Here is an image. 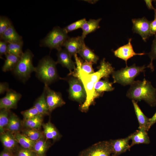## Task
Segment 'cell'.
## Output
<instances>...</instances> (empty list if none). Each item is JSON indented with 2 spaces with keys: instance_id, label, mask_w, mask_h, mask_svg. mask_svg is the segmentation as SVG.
<instances>
[{
  "instance_id": "4dcf8cb0",
  "label": "cell",
  "mask_w": 156,
  "mask_h": 156,
  "mask_svg": "<svg viewBox=\"0 0 156 156\" xmlns=\"http://www.w3.org/2000/svg\"><path fill=\"white\" fill-rule=\"evenodd\" d=\"M95 92L101 95L104 92L113 90L114 88L112 86V83L106 81L99 80L94 85Z\"/></svg>"
},
{
  "instance_id": "cb8c5ba5",
  "label": "cell",
  "mask_w": 156,
  "mask_h": 156,
  "mask_svg": "<svg viewBox=\"0 0 156 156\" xmlns=\"http://www.w3.org/2000/svg\"><path fill=\"white\" fill-rule=\"evenodd\" d=\"M22 129V121L15 113L11 112L6 131L14 133L21 132Z\"/></svg>"
},
{
  "instance_id": "bcb514c9",
  "label": "cell",
  "mask_w": 156,
  "mask_h": 156,
  "mask_svg": "<svg viewBox=\"0 0 156 156\" xmlns=\"http://www.w3.org/2000/svg\"><path fill=\"white\" fill-rule=\"evenodd\" d=\"M111 156H114V155H112Z\"/></svg>"
},
{
  "instance_id": "ee69618b",
  "label": "cell",
  "mask_w": 156,
  "mask_h": 156,
  "mask_svg": "<svg viewBox=\"0 0 156 156\" xmlns=\"http://www.w3.org/2000/svg\"><path fill=\"white\" fill-rule=\"evenodd\" d=\"M145 2L146 6L148 8L149 10H154L155 9L152 4V0H146L144 1Z\"/></svg>"
},
{
  "instance_id": "ffe728a7",
  "label": "cell",
  "mask_w": 156,
  "mask_h": 156,
  "mask_svg": "<svg viewBox=\"0 0 156 156\" xmlns=\"http://www.w3.org/2000/svg\"><path fill=\"white\" fill-rule=\"evenodd\" d=\"M147 131L144 130L139 129L131 134L130 136L132 142L130 145V147L135 144H149L150 141Z\"/></svg>"
},
{
  "instance_id": "30bf717a",
  "label": "cell",
  "mask_w": 156,
  "mask_h": 156,
  "mask_svg": "<svg viewBox=\"0 0 156 156\" xmlns=\"http://www.w3.org/2000/svg\"><path fill=\"white\" fill-rule=\"evenodd\" d=\"M43 90L50 113L56 108L61 107L65 104L60 92L52 90L46 85H44Z\"/></svg>"
},
{
  "instance_id": "7bdbcfd3",
  "label": "cell",
  "mask_w": 156,
  "mask_h": 156,
  "mask_svg": "<svg viewBox=\"0 0 156 156\" xmlns=\"http://www.w3.org/2000/svg\"><path fill=\"white\" fill-rule=\"evenodd\" d=\"M156 122V112L153 116L151 118H149V126L151 127Z\"/></svg>"
},
{
  "instance_id": "f1b7e54d",
  "label": "cell",
  "mask_w": 156,
  "mask_h": 156,
  "mask_svg": "<svg viewBox=\"0 0 156 156\" xmlns=\"http://www.w3.org/2000/svg\"><path fill=\"white\" fill-rule=\"evenodd\" d=\"M31 140L36 141L44 136L43 131L41 129L23 128L21 132Z\"/></svg>"
},
{
  "instance_id": "836d02e7",
  "label": "cell",
  "mask_w": 156,
  "mask_h": 156,
  "mask_svg": "<svg viewBox=\"0 0 156 156\" xmlns=\"http://www.w3.org/2000/svg\"><path fill=\"white\" fill-rule=\"evenodd\" d=\"M21 114L23 117V120L31 119L40 114L37 109L34 106L22 111Z\"/></svg>"
},
{
  "instance_id": "5bb4252c",
  "label": "cell",
  "mask_w": 156,
  "mask_h": 156,
  "mask_svg": "<svg viewBox=\"0 0 156 156\" xmlns=\"http://www.w3.org/2000/svg\"><path fill=\"white\" fill-rule=\"evenodd\" d=\"M130 140V135L125 138L109 140L112 147V155L114 156H118L129 150L131 147L129 144Z\"/></svg>"
},
{
  "instance_id": "8992f818",
  "label": "cell",
  "mask_w": 156,
  "mask_h": 156,
  "mask_svg": "<svg viewBox=\"0 0 156 156\" xmlns=\"http://www.w3.org/2000/svg\"><path fill=\"white\" fill-rule=\"evenodd\" d=\"M69 38L68 34L58 26L54 27L40 41V45L49 48L50 49H55L58 51L62 49L66 40Z\"/></svg>"
},
{
  "instance_id": "9c48e42d",
  "label": "cell",
  "mask_w": 156,
  "mask_h": 156,
  "mask_svg": "<svg viewBox=\"0 0 156 156\" xmlns=\"http://www.w3.org/2000/svg\"><path fill=\"white\" fill-rule=\"evenodd\" d=\"M133 24L132 30L133 33L139 34L142 40L146 42L150 37L152 36L150 31V24L151 21L145 17L132 19Z\"/></svg>"
},
{
  "instance_id": "d590c367",
  "label": "cell",
  "mask_w": 156,
  "mask_h": 156,
  "mask_svg": "<svg viewBox=\"0 0 156 156\" xmlns=\"http://www.w3.org/2000/svg\"><path fill=\"white\" fill-rule=\"evenodd\" d=\"M151 59V62L148 66L152 70H154L153 62L154 60H156V34L155 35L154 39L153 40L150 52L148 54Z\"/></svg>"
},
{
  "instance_id": "6da1fadb",
  "label": "cell",
  "mask_w": 156,
  "mask_h": 156,
  "mask_svg": "<svg viewBox=\"0 0 156 156\" xmlns=\"http://www.w3.org/2000/svg\"><path fill=\"white\" fill-rule=\"evenodd\" d=\"M127 96L137 101L143 100L151 107L156 105V88L145 78L142 81H134L131 85Z\"/></svg>"
},
{
  "instance_id": "1f68e13d",
  "label": "cell",
  "mask_w": 156,
  "mask_h": 156,
  "mask_svg": "<svg viewBox=\"0 0 156 156\" xmlns=\"http://www.w3.org/2000/svg\"><path fill=\"white\" fill-rule=\"evenodd\" d=\"M23 42L8 43V53L13 54L20 58L23 54Z\"/></svg>"
},
{
  "instance_id": "44dd1931",
  "label": "cell",
  "mask_w": 156,
  "mask_h": 156,
  "mask_svg": "<svg viewBox=\"0 0 156 156\" xmlns=\"http://www.w3.org/2000/svg\"><path fill=\"white\" fill-rule=\"evenodd\" d=\"M101 20V18H99L96 19H90L88 21H86L81 28L82 33L81 36L82 38L84 39L88 34L99 28L100 27L99 23Z\"/></svg>"
},
{
  "instance_id": "4316f807",
  "label": "cell",
  "mask_w": 156,
  "mask_h": 156,
  "mask_svg": "<svg viewBox=\"0 0 156 156\" xmlns=\"http://www.w3.org/2000/svg\"><path fill=\"white\" fill-rule=\"evenodd\" d=\"M15 138L21 147L32 150L36 141H33L20 132L13 133Z\"/></svg>"
},
{
  "instance_id": "d4e9b609",
  "label": "cell",
  "mask_w": 156,
  "mask_h": 156,
  "mask_svg": "<svg viewBox=\"0 0 156 156\" xmlns=\"http://www.w3.org/2000/svg\"><path fill=\"white\" fill-rule=\"evenodd\" d=\"M44 116L39 114L31 119L22 121L23 128L41 129Z\"/></svg>"
},
{
  "instance_id": "5b68a950",
  "label": "cell",
  "mask_w": 156,
  "mask_h": 156,
  "mask_svg": "<svg viewBox=\"0 0 156 156\" xmlns=\"http://www.w3.org/2000/svg\"><path fill=\"white\" fill-rule=\"evenodd\" d=\"M148 67L145 66H137L135 64L128 67L115 71L112 73L114 83H118L124 86L131 85L135 81V78L141 72H144L145 69Z\"/></svg>"
},
{
  "instance_id": "d6a6232c",
  "label": "cell",
  "mask_w": 156,
  "mask_h": 156,
  "mask_svg": "<svg viewBox=\"0 0 156 156\" xmlns=\"http://www.w3.org/2000/svg\"><path fill=\"white\" fill-rule=\"evenodd\" d=\"M85 18H83L63 28L67 33L81 28L84 23L86 21Z\"/></svg>"
},
{
  "instance_id": "7a4b0ae2",
  "label": "cell",
  "mask_w": 156,
  "mask_h": 156,
  "mask_svg": "<svg viewBox=\"0 0 156 156\" xmlns=\"http://www.w3.org/2000/svg\"><path fill=\"white\" fill-rule=\"evenodd\" d=\"M76 67L72 74L75 77L80 79L82 83L86 93V98L84 102L81 105L80 109L82 112H86L94 102V99L101 96L95 91V84L89 78L88 74L81 69V61L77 60L75 61Z\"/></svg>"
},
{
  "instance_id": "3957f363",
  "label": "cell",
  "mask_w": 156,
  "mask_h": 156,
  "mask_svg": "<svg viewBox=\"0 0 156 156\" xmlns=\"http://www.w3.org/2000/svg\"><path fill=\"white\" fill-rule=\"evenodd\" d=\"M57 64L49 56L43 57L39 61L35 72L36 77L44 85L48 86L58 79Z\"/></svg>"
},
{
  "instance_id": "9a60e30c",
  "label": "cell",
  "mask_w": 156,
  "mask_h": 156,
  "mask_svg": "<svg viewBox=\"0 0 156 156\" xmlns=\"http://www.w3.org/2000/svg\"><path fill=\"white\" fill-rule=\"evenodd\" d=\"M0 140L4 148V149L14 153L19 146L14 134L10 131H6L0 134Z\"/></svg>"
},
{
  "instance_id": "e575fe53",
  "label": "cell",
  "mask_w": 156,
  "mask_h": 156,
  "mask_svg": "<svg viewBox=\"0 0 156 156\" xmlns=\"http://www.w3.org/2000/svg\"><path fill=\"white\" fill-rule=\"evenodd\" d=\"M12 24L10 20L5 16H0V37Z\"/></svg>"
},
{
  "instance_id": "d6986e66",
  "label": "cell",
  "mask_w": 156,
  "mask_h": 156,
  "mask_svg": "<svg viewBox=\"0 0 156 156\" xmlns=\"http://www.w3.org/2000/svg\"><path fill=\"white\" fill-rule=\"evenodd\" d=\"M132 102L139 123V129L148 131L150 129L149 118L144 114L138 105L137 102L134 100H132Z\"/></svg>"
},
{
  "instance_id": "7402d4cb",
  "label": "cell",
  "mask_w": 156,
  "mask_h": 156,
  "mask_svg": "<svg viewBox=\"0 0 156 156\" xmlns=\"http://www.w3.org/2000/svg\"><path fill=\"white\" fill-rule=\"evenodd\" d=\"M33 106L37 109L39 114L43 116L50 114V112L46 100L44 90L41 95L36 100Z\"/></svg>"
},
{
  "instance_id": "484cf974",
  "label": "cell",
  "mask_w": 156,
  "mask_h": 156,
  "mask_svg": "<svg viewBox=\"0 0 156 156\" xmlns=\"http://www.w3.org/2000/svg\"><path fill=\"white\" fill-rule=\"evenodd\" d=\"M5 55V60L2 67V70L4 72L12 71L17 64L20 58L8 53Z\"/></svg>"
},
{
  "instance_id": "2e32d148",
  "label": "cell",
  "mask_w": 156,
  "mask_h": 156,
  "mask_svg": "<svg viewBox=\"0 0 156 156\" xmlns=\"http://www.w3.org/2000/svg\"><path fill=\"white\" fill-rule=\"evenodd\" d=\"M57 51V63L68 69L70 75L73 72L72 70H74L76 68L75 64L71 59V56L65 49L62 48Z\"/></svg>"
},
{
  "instance_id": "f6af8a7d",
  "label": "cell",
  "mask_w": 156,
  "mask_h": 156,
  "mask_svg": "<svg viewBox=\"0 0 156 156\" xmlns=\"http://www.w3.org/2000/svg\"><path fill=\"white\" fill-rule=\"evenodd\" d=\"M36 156H45V155H44V156H40V155H36Z\"/></svg>"
},
{
  "instance_id": "ba28073f",
  "label": "cell",
  "mask_w": 156,
  "mask_h": 156,
  "mask_svg": "<svg viewBox=\"0 0 156 156\" xmlns=\"http://www.w3.org/2000/svg\"><path fill=\"white\" fill-rule=\"evenodd\" d=\"M68 83L69 98L82 105L86 98V92L82 83L80 79L75 77L70 78Z\"/></svg>"
},
{
  "instance_id": "e0dca14e",
  "label": "cell",
  "mask_w": 156,
  "mask_h": 156,
  "mask_svg": "<svg viewBox=\"0 0 156 156\" xmlns=\"http://www.w3.org/2000/svg\"><path fill=\"white\" fill-rule=\"evenodd\" d=\"M42 127L44 135L47 140H52L53 142L59 140L62 137L55 126L50 121L43 123Z\"/></svg>"
},
{
  "instance_id": "ab89813d",
  "label": "cell",
  "mask_w": 156,
  "mask_h": 156,
  "mask_svg": "<svg viewBox=\"0 0 156 156\" xmlns=\"http://www.w3.org/2000/svg\"><path fill=\"white\" fill-rule=\"evenodd\" d=\"M154 18L153 21H151L150 24V29L152 35L156 34V8L154 10Z\"/></svg>"
},
{
  "instance_id": "277c9868",
  "label": "cell",
  "mask_w": 156,
  "mask_h": 156,
  "mask_svg": "<svg viewBox=\"0 0 156 156\" xmlns=\"http://www.w3.org/2000/svg\"><path fill=\"white\" fill-rule=\"evenodd\" d=\"M34 55L29 49L23 52L16 66L12 71L15 76L23 82L30 77L31 73L35 72L36 67L33 64Z\"/></svg>"
},
{
  "instance_id": "60d3db41",
  "label": "cell",
  "mask_w": 156,
  "mask_h": 156,
  "mask_svg": "<svg viewBox=\"0 0 156 156\" xmlns=\"http://www.w3.org/2000/svg\"><path fill=\"white\" fill-rule=\"evenodd\" d=\"M9 85L8 83L6 82H1L0 83V94H4L5 92H7L9 90Z\"/></svg>"
},
{
  "instance_id": "83f0119b",
  "label": "cell",
  "mask_w": 156,
  "mask_h": 156,
  "mask_svg": "<svg viewBox=\"0 0 156 156\" xmlns=\"http://www.w3.org/2000/svg\"><path fill=\"white\" fill-rule=\"evenodd\" d=\"M85 61L96 64L99 60V57L85 44L78 53Z\"/></svg>"
},
{
  "instance_id": "603a6c76",
  "label": "cell",
  "mask_w": 156,
  "mask_h": 156,
  "mask_svg": "<svg viewBox=\"0 0 156 156\" xmlns=\"http://www.w3.org/2000/svg\"><path fill=\"white\" fill-rule=\"evenodd\" d=\"M51 145V143L45 136L36 141L32 150L36 155L44 156Z\"/></svg>"
},
{
  "instance_id": "f546056e",
  "label": "cell",
  "mask_w": 156,
  "mask_h": 156,
  "mask_svg": "<svg viewBox=\"0 0 156 156\" xmlns=\"http://www.w3.org/2000/svg\"><path fill=\"white\" fill-rule=\"evenodd\" d=\"M10 110L2 109L0 111V133L6 131V128L9 122Z\"/></svg>"
},
{
  "instance_id": "f35d334b",
  "label": "cell",
  "mask_w": 156,
  "mask_h": 156,
  "mask_svg": "<svg viewBox=\"0 0 156 156\" xmlns=\"http://www.w3.org/2000/svg\"><path fill=\"white\" fill-rule=\"evenodd\" d=\"M8 43L3 40L0 41V55H6L8 53Z\"/></svg>"
},
{
  "instance_id": "8fae6325",
  "label": "cell",
  "mask_w": 156,
  "mask_h": 156,
  "mask_svg": "<svg viewBox=\"0 0 156 156\" xmlns=\"http://www.w3.org/2000/svg\"><path fill=\"white\" fill-rule=\"evenodd\" d=\"M22 95L12 89L6 92L5 95L0 100V109L10 110L17 107V104Z\"/></svg>"
},
{
  "instance_id": "ac0fdd59",
  "label": "cell",
  "mask_w": 156,
  "mask_h": 156,
  "mask_svg": "<svg viewBox=\"0 0 156 156\" xmlns=\"http://www.w3.org/2000/svg\"><path fill=\"white\" fill-rule=\"evenodd\" d=\"M0 37L1 40L8 43L23 42L22 37L17 32L12 24Z\"/></svg>"
},
{
  "instance_id": "74e56055",
  "label": "cell",
  "mask_w": 156,
  "mask_h": 156,
  "mask_svg": "<svg viewBox=\"0 0 156 156\" xmlns=\"http://www.w3.org/2000/svg\"><path fill=\"white\" fill-rule=\"evenodd\" d=\"M92 63L86 61H81V69L83 72L88 74H92L94 72L92 68Z\"/></svg>"
},
{
  "instance_id": "52a82bcc",
  "label": "cell",
  "mask_w": 156,
  "mask_h": 156,
  "mask_svg": "<svg viewBox=\"0 0 156 156\" xmlns=\"http://www.w3.org/2000/svg\"><path fill=\"white\" fill-rule=\"evenodd\" d=\"M112 149L109 141L95 143L82 151L78 156H111Z\"/></svg>"
},
{
  "instance_id": "7c38bea8",
  "label": "cell",
  "mask_w": 156,
  "mask_h": 156,
  "mask_svg": "<svg viewBox=\"0 0 156 156\" xmlns=\"http://www.w3.org/2000/svg\"><path fill=\"white\" fill-rule=\"evenodd\" d=\"M132 38L129 39L127 44L120 47L113 51L114 55L119 58L124 60L127 64V60L133 56L142 55L145 54L144 53H136L134 51L131 42Z\"/></svg>"
},
{
  "instance_id": "c3c4849f",
  "label": "cell",
  "mask_w": 156,
  "mask_h": 156,
  "mask_svg": "<svg viewBox=\"0 0 156 156\" xmlns=\"http://www.w3.org/2000/svg\"></svg>"
},
{
  "instance_id": "7dc6e473",
  "label": "cell",
  "mask_w": 156,
  "mask_h": 156,
  "mask_svg": "<svg viewBox=\"0 0 156 156\" xmlns=\"http://www.w3.org/2000/svg\"></svg>"
},
{
  "instance_id": "4fadbf2b",
  "label": "cell",
  "mask_w": 156,
  "mask_h": 156,
  "mask_svg": "<svg viewBox=\"0 0 156 156\" xmlns=\"http://www.w3.org/2000/svg\"><path fill=\"white\" fill-rule=\"evenodd\" d=\"M84 39L81 36L69 38L65 42L63 47L72 56L78 53L85 44Z\"/></svg>"
},
{
  "instance_id": "8d00e7d4",
  "label": "cell",
  "mask_w": 156,
  "mask_h": 156,
  "mask_svg": "<svg viewBox=\"0 0 156 156\" xmlns=\"http://www.w3.org/2000/svg\"><path fill=\"white\" fill-rule=\"evenodd\" d=\"M15 156H36V154L32 150L23 148L19 146L15 153Z\"/></svg>"
},
{
  "instance_id": "b9f144b4",
  "label": "cell",
  "mask_w": 156,
  "mask_h": 156,
  "mask_svg": "<svg viewBox=\"0 0 156 156\" xmlns=\"http://www.w3.org/2000/svg\"><path fill=\"white\" fill-rule=\"evenodd\" d=\"M0 156H15L13 153L5 149L1 152Z\"/></svg>"
}]
</instances>
